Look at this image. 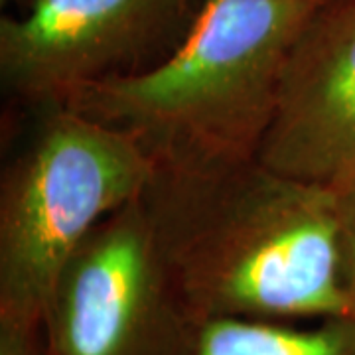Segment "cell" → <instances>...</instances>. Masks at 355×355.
Listing matches in <instances>:
<instances>
[{"label": "cell", "instance_id": "obj_4", "mask_svg": "<svg viewBox=\"0 0 355 355\" xmlns=\"http://www.w3.org/2000/svg\"><path fill=\"white\" fill-rule=\"evenodd\" d=\"M193 324L158 247L144 193L77 247L44 318L50 355H184Z\"/></svg>", "mask_w": 355, "mask_h": 355}, {"label": "cell", "instance_id": "obj_5", "mask_svg": "<svg viewBox=\"0 0 355 355\" xmlns=\"http://www.w3.org/2000/svg\"><path fill=\"white\" fill-rule=\"evenodd\" d=\"M186 0H34L0 24V76L20 99L67 105L83 89L148 67Z\"/></svg>", "mask_w": 355, "mask_h": 355}, {"label": "cell", "instance_id": "obj_7", "mask_svg": "<svg viewBox=\"0 0 355 355\" xmlns=\"http://www.w3.org/2000/svg\"><path fill=\"white\" fill-rule=\"evenodd\" d=\"M184 355H355V320H202L193 324Z\"/></svg>", "mask_w": 355, "mask_h": 355}, {"label": "cell", "instance_id": "obj_6", "mask_svg": "<svg viewBox=\"0 0 355 355\" xmlns=\"http://www.w3.org/2000/svg\"><path fill=\"white\" fill-rule=\"evenodd\" d=\"M257 160L322 186L355 176V0H328L292 46Z\"/></svg>", "mask_w": 355, "mask_h": 355}, {"label": "cell", "instance_id": "obj_8", "mask_svg": "<svg viewBox=\"0 0 355 355\" xmlns=\"http://www.w3.org/2000/svg\"><path fill=\"white\" fill-rule=\"evenodd\" d=\"M331 188L336 191L340 279L349 304V318L355 320V176Z\"/></svg>", "mask_w": 355, "mask_h": 355}, {"label": "cell", "instance_id": "obj_1", "mask_svg": "<svg viewBox=\"0 0 355 355\" xmlns=\"http://www.w3.org/2000/svg\"><path fill=\"white\" fill-rule=\"evenodd\" d=\"M144 202L193 322L349 318L331 186L251 160L202 172L158 170Z\"/></svg>", "mask_w": 355, "mask_h": 355}, {"label": "cell", "instance_id": "obj_3", "mask_svg": "<svg viewBox=\"0 0 355 355\" xmlns=\"http://www.w3.org/2000/svg\"><path fill=\"white\" fill-rule=\"evenodd\" d=\"M42 111L0 186V318L32 324L77 247L158 172L125 132L65 105Z\"/></svg>", "mask_w": 355, "mask_h": 355}, {"label": "cell", "instance_id": "obj_9", "mask_svg": "<svg viewBox=\"0 0 355 355\" xmlns=\"http://www.w3.org/2000/svg\"><path fill=\"white\" fill-rule=\"evenodd\" d=\"M0 355H50L44 324L0 318Z\"/></svg>", "mask_w": 355, "mask_h": 355}, {"label": "cell", "instance_id": "obj_2", "mask_svg": "<svg viewBox=\"0 0 355 355\" xmlns=\"http://www.w3.org/2000/svg\"><path fill=\"white\" fill-rule=\"evenodd\" d=\"M328 0H198L186 34L148 67L77 93L65 107L128 135L158 170L257 160L282 67Z\"/></svg>", "mask_w": 355, "mask_h": 355}]
</instances>
